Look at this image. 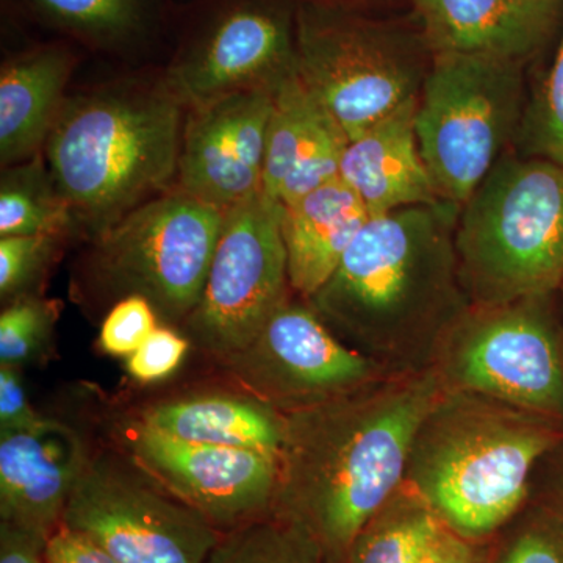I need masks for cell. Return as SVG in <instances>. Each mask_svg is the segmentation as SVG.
<instances>
[{"mask_svg": "<svg viewBox=\"0 0 563 563\" xmlns=\"http://www.w3.org/2000/svg\"><path fill=\"white\" fill-rule=\"evenodd\" d=\"M25 391L22 369L0 365V432L20 431L41 420Z\"/></svg>", "mask_w": 563, "mask_h": 563, "instance_id": "obj_34", "label": "cell"}, {"mask_svg": "<svg viewBox=\"0 0 563 563\" xmlns=\"http://www.w3.org/2000/svg\"><path fill=\"white\" fill-rule=\"evenodd\" d=\"M296 69L287 21L258 3L221 14L166 80L187 109L252 88L274 87Z\"/></svg>", "mask_w": 563, "mask_h": 563, "instance_id": "obj_15", "label": "cell"}, {"mask_svg": "<svg viewBox=\"0 0 563 563\" xmlns=\"http://www.w3.org/2000/svg\"><path fill=\"white\" fill-rule=\"evenodd\" d=\"M206 563H328L320 544L301 525L269 514L222 533Z\"/></svg>", "mask_w": 563, "mask_h": 563, "instance_id": "obj_25", "label": "cell"}, {"mask_svg": "<svg viewBox=\"0 0 563 563\" xmlns=\"http://www.w3.org/2000/svg\"><path fill=\"white\" fill-rule=\"evenodd\" d=\"M162 324L157 310L143 296H128L107 310L99 329L98 346L111 357H131Z\"/></svg>", "mask_w": 563, "mask_h": 563, "instance_id": "obj_31", "label": "cell"}, {"mask_svg": "<svg viewBox=\"0 0 563 563\" xmlns=\"http://www.w3.org/2000/svg\"><path fill=\"white\" fill-rule=\"evenodd\" d=\"M422 563H484L472 542L462 539L444 526Z\"/></svg>", "mask_w": 563, "mask_h": 563, "instance_id": "obj_37", "label": "cell"}, {"mask_svg": "<svg viewBox=\"0 0 563 563\" xmlns=\"http://www.w3.org/2000/svg\"><path fill=\"white\" fill-rule=\"evenodd\" d=\"M211 363L222 383L282 413L362 390L376 374L373 358L342 342L309 302L291 298L246 347Z\"/></svg>", "mask_w": 563, "mask_h": 563, "instance_id": "obj_11", "label": "cell"}, {"mask_svg": "<svg viewBox=\"0 0 563 563\" xmlns=\"http://www.w3.org/2000/svg\"><path fill=\"white\" fill-rule=\"evenodd\" d=\"M295 49L299 77L351 141L420 96L412 63L354 22L303 13Z\"/></svg>", "mask_w": 563, "mask_h": 563, "instance_id": "obj_13", "label": "cell"}, {"mask_svg": "<svg viewBox=\"0 0 563 563\" xmlns=\"http://www.w3.org/2000/svg\"><path fill=\"white\" fill-rule=\"evenodd\" d=\"M553 514L559 518V520H561V523L563 525V481L561 488L558 490V496H555V507Z\"/></svg>", "mask_w": 563, "mask_h": 563, "instance_id": "obj_38", "label": "cell"}, {"mask_svg": "<svg viewBox=\"0 0 563 563\" xmlns=\"http://www.w3.org/2000/svg\"><path fill=\"white\" fill-rule=\"evenodd\" d=\"M437 54L520 63L550 38L563 0H417Z\"/></svg>", "mask_w": 563, "mask_h": 563, "instance_id": "obj_18", "label": "cell"}, {"mask_svg": "<svg viewBox=\"0 0 563 563\" xmlns=\"http://www.w3.org/2000/svg\"><path fill=\"white\" fill-rule=\"evenodd\" d=\"M523 90L518 62L437 54L422 80L415 128L443 201L465 206L492 172L521 120Z\"/></svg>", "mask_w": 563, "mask_h": 563, "instance_id": "obj_7", "label": "cell"}, {"mask_svg": "<svg viewBox=\"0 0 563 563\" xmlns=\"http://www.w3.org/2000/svg\"><path fill=\"white\" fill-rule=\"evenodd\" d=\"M563 444V426L490 407L437 406L415 442V490L462 539L490 536L523 503L533 466Z\"/></svg>", "mask_w": 563, "mask_h": 563, "instance_id": "obj_4", "label": "cell"}, {"mask_svg": "<svg viewBox=\"0 0 563 563\" xmlns=\"http://www.w3.org/2000/svg\"><path fill=\"white\" fill-rule=\"evenodd\" d=\"M91 450L76 428L46 415L29 428L0 432V521L49 539Z\"/></svg>", "mask_w": 563, "mask_h": 563, "instance_id": "obj_16", "label": "cell"}, {"mask_svg": "<svg viewBox=\"0 0 563 563\" xmlns=\"http://www.w3.org/2000/svg\"><path fill=\"white\" fill-rule=\"evenodd\" d=\"M350 141L342 125L329 113L314 132L312 140L303 147L287 179L282 184L279 191L282 206L298 202L303 196L318 190L322 185L339 179L343 155Z\"/></svg>", "mask_w": 563, "mask_h": 563, "instance_id": "obj_28", "label": "cell"}, {"mask_svg": "<svg viewBox=\"0 0 563 563\" xmlns=\"http://www.w3.org/2000/svg\"><path fill=\"white\" fill-rule=\"evenodd\" d=\"M68 236H0V298L9 303L24 296L43 295L44 279L51 273Z\"/></svg>", "mask_w": 563, "mask_h": 563, "instance_id": "obj_27", "label": "cell"}, {"mask_svg": "<svg viewBox=\"0 0 563 563\" xmlns=\"http://www.w3.org/2000/svg\"><path fill=\"white\" fill-rule=\"evenodd\" d=\"M366 388L285 413L273 512L312 533L328 563L398 492L418 433L440 404L433 377Z\"/></svg>", "mask_w": 563, "mask_h": 563, "instance_id": "obj_1", "label": "cell"}, {"mask_svg": "<svg viewBox=\"0 0 563 563\" xmlns=\"http://www.w3.org/2000/svg\"><path fill=\"white\" fill-rule=\"evenodd\" d=\"M191 347L180 329L161 324L139 351L125 358V369L135 383L158 384L179 372Z\"/></svg>", "mask_w": 563, "mask_h": 563, "instance_id": "obj_32", "label": "cell"}, {"mask_svg": "<svg viewBox=\"0 0 563 563\" xmlns=\"http://www.w3.org/2000/svg\"><path fill=\"white\" fill-rule=\"evenodd\" d=\"M274 90L252 88L187 109L180 188L222 211L261 195Z\"/></svg>", "mask_w": 563, "mask_h": 563, "instance_id": "obj_14", "label": "cell"}, {"mask_svg": "<svg viewBox=\"0 0 563 563\" xmlns=\"http://www.w3.org/2000/svg\"><path fill=\"white\" fill-rule=\"evenodd\" d=\"M455 252L476 307L553 296L563 287V165L503 157L462 207Z\"/></svg>", "mask_w": 563, "mask_h": 563, "instance_id": "obj_5", "label": "cell"}, {"mask_svg": "<svg viewBox=\"0 0 563 563\" xmlns=\"http://www.w3.org/2000/svg\"><path fill=\"white\" fill-rule=\"evenodd\" d=\"M125 413L185 442L244 448L277 457L284 442L285 413L225 383L146 399Z\"/></svg>", "mask_w": 563, "mask_h": 563, "instance_id": "obj_17", "label": "cell"}, {"mask_svg": "<svg viewBox=\"0 0 563 563\" xmlns=\"http://www.w3.org/2000/svg\"><path fill=\"white\" fill-rule=\"evenodd\" d=\"M44 13L66 27L95 36L117 38L140 20L139 0H32Z\"/></svg>", "mask_w": 563, "mask_h": 563, "instance_id": "obj_29", "label": "cell"}, {"mask_svg": "<svg viewBox=\"0 0 563 563\" xmlns=\"http://www.w3.org/2000/svg\"><path fill=\"white\" fill-rule=\"evenodd\" d=\"M559 292H561L562 301H563V287L561 288V290H559Z\"/></svg>", "mask_w": 563, "mask_h": 563, "instance_id": "obj_39", "label": "cell"}, {"mask_svg": "<svg viewBox=\"0 0 563 563\" xmlns=\"http://www.w3.org/2000/svg\"><path fill=\"white\" fill-rule=\"evenodd\" d=\"M60 310V302L43 295L5 303L0 313V365L24 369L49 361Z\"/></svg>", "mask_w": 563, "mask_h": 563, "instance_id": "obj_26", "label": "cell"}, {"mask_svg": "<svg viewBox=\"0 0 563 563\" xmlns=\"http://www.w3.org/2000/svg\"><path fill=\"white\" fill-rule=\"evenodd\" d=\"M46 563H120L84 533L60 526L47 540Z\"/></svg>", "mask_w": 563, "mask_h": 563, "instance_id": "obj_35", "label": "cell"}, {"mask_svg": "<svg viewBox=\"0 0 563 563\" xmlns=\"http://www.w3.org/2000/svg\"><path fill=\"white\" fill-rule=\"evenodd\" d=\"M550 299L477 307L451 340V379L563 426V328Z\"/></svg>", "mask_w": 563, "mask_h": 563, "instance_id": "obj_10", "label": "cell"}, {"mask_svg": "<svg viewBox=\"0 0 563 563\" xmlns=\"http://www.w3.org/2000/svg\"><path fill=\"white\" fill-rule=\"evenodd\" d=\"M328 114L298 70H292L276 85L266 140L263 195L279 201L282 184Z\"/></svg>", "mask_w": 563, "mask_h": 563, "instance_id": "obj_24", "label": "cell"}, {"mask_svg": "<svg viewBox=\"0 0 563 563\" xmlns=\"http://www.w3.org/2000/svg\"><path fill=\"white\" fill-rule=\"evenodd\" d=\"M76 235L68 203L58 191L43 154L3 168L0 236Z\"/></svg>", "mask_w": 563, "mask_h": 563, "instance_id": "obj_23", "label": "cell"}, {"mask_svg": "<svg viewBox=\"0 0 563 563\" xmlns=\"http://www.w3.org/2000/svg\"><path fill=\"white\" fill-rule=\"evenodd\" d=\"M290 290L282 203L261 192L225 210L201 299L180 331L220 361L246 347Z\"/></svg>", "mask_w": 563, "mask_h": 563, "instance_id": "obj_9", "label": "cell"}, {"mask_svg": "<svg viewBox=\"0 0 563 563\" xmlns=\"http://www.w3.org/2000/svg\"><path fill=\"white\" fill-rule=\"evenodd\" d=\"M499 563H563V525L555 515L547 523L521 533Z\"/></svg>", "mask_w": 563, "mask_h": 563, "instance_id": "obj_33", "label": "cell"}, {"mask_svg": "<svg viewBox=\"0 0 563 563\" xmlns=\"http://www.w3.org/2000/svg\"><path fill=\"white\" fill-rule=\"evenodd\" d=\"M62 525L120 563H206L222 536L113 446L91 450Z\"/></svg>", "mask_w": 563, "mask_h": 563, "instance_id": "obj_8", "label": "cell"}, {"mask_svg": "<svg viewBox=\"0 0 563 563\" xmlns=\"http://www.w3.org/2000/svg\"><path fill=\"white\" fill-rule=\"evenodd\" d=\"M47 537L0 521V563H46Z\"/></svg>", "mask_w": 563, "mask_h": 563, "instance_id": "obj_36", "label": "cell"}, {"mask_svg": "<svg viewBox=\"0 0 563 563\" xmlns=\"http://www.w3.org/2000/svg\"><path fill=\"white\" fill-rule=\"evenodd\" d=\"M412 99L350 141L340 179L350 185L372 217L442 202L422 161Z\"/></svg>", "mask_w": 563, "mask_h": 563, "instance_id": "obj_19", "label": "cell"}, {"mask_svg": "<svg viewBox=\"0 0 563 563\" xmlns=\"http://www.w3.org/2000/svg\"><path fill=\"white\" fill-rule=\"evenodd\" d=\"M109 442L221 533L273 512L277 455L173 439L125 412L111 420Z\"/></svg>", "mask_w": 563, "mask_h": 563, "instance_id": "obj_12", "label": "cell"}, {"mask_svg": "<svg viewBox=\"0 0 563 563\" xmlns=\"http://www.w3.org/2000/svg\"><path fill=\"white\" fill-rule=\"evenodd\" d=\"M185 110L166 79L66 99L43 155L76 235L91 242L173 188Z\"/></svg>", "mask_w": 563, "mask_h": 563, "instance_id": "obj_3", "label": "cell"}, {"mask_svg": "<svg viewBox=\"0 0 563 563\" xmlns=\"http://www.w3.org/2000/svg\"><path fill=\"white\" fill-rule=\"evenodd\" d=\"M73 58L40 49L3 63L0 70V162L2 168L43 154L66 102Z\"/></svg>", "mask_w": 563, "mask_h": 563, "instance_id": "obj_21", "label": "cell"}, {"mask_svg": "<svg viewBox=\"0 0 563 563\" xmlns=\"http://www.w3.org/2000/svg\"><path fill=\"white\" fill-rule=\"evenodd\" d=\"M443 528L420 493L396 492L355 537L344 563H422Z\"/></svg>", "mask_w": 563, "mask_h": 563, "instance_id": "obj_22", "label": "cell"}, {"mask_svg": "<svg viewBox=\"0 0 563 563\" xmlns=\"http://www.w3.org/2000/svg\"><path fill=\"white\" fill-rule=\"evenodd\" d=\"M442 201L369 218L310 307L352 350L404 355L462 312L455 228Z\"/></svg>", "mask_w": 563, "mask_h": 563, "instance_id": "obj_2", "label": "cell"}, {"mask_svg": "<svg viewBox=\"0 0 563 563\" xmlns=\"http://www.w3.org/2000/svg\"><path fill=\"white\" fill-rule=\"evenodd\" d=\"M529 151L563 165V32L550 74L528 120Z\"/></svg>", "mask_w": 563, "mask_h": 563, "instance_id": "obj_30", "label": "cell"}, {"mask_svg": "<svg viewBox=\"0 0 563 563\" xmlns=\"http://www.w3.org/2000/svg\"><path fill=\"white\" fill-rule=\"evenodd\" d=\"M369 218L365 203L340 177L282 206L288 282L299 299L309 301L331 279Z\"/></svg>", "mask_w": 563, "mask_h": 563, "instance_id": "obj_20", "label": "cell"}, {"mask_svg": "<svg viewBox=\"0 0 563 563\" xmlns=\"http://www.w3.org/2000/svg\"><path fill=\"white\" fill-rule=\"evenodd\" d=\"M224 213L179 185L91 240L74 276L77 301L107 310L143 296L162 324L180 329L198 306Z\"/></svg>", "mask_w": 563, "mask_h": 563, "instance_id": "obj_6", "label": "cell"}]
</instances>
